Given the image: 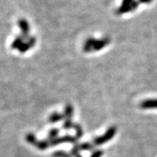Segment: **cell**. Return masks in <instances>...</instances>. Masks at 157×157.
I'll return each instance as SVG.
<instances>
[{"label":"cell","instance_id":"cell-6","mask_svg":"<svg viewBox=\"0 0 157 157\" xmlns=\"http://www.w3.org/2000/svg\"><path fill=\"white\" fill-rule=\"evenodd\" d=\"M63 119H65L63 114L54 112V113H52V115L49 116V118H48V121H49L50 123L55 124V123L59 122V121L63 120Z\"/></svg>","mask_w":157,"mask_h":157},{"label":"cell","instance_id":"cell-14","mask_svg":"<svg viewBox=\"0 0 157 157\" xmlns=\"http://www.w3.org/2000/svg\"><path fill=\"white\" fill-rule=\"evenodd\" d=\"M26 139H27V141L29 144H35V143L37 142V139L35 137V135L33 133H28L26 136Z\"/></svg>","mask_w":157,"mask_h":157},{"label":"cell","instance_id":"cell-15","mask_svg":"<svg viewBox=\"0 0 157 157\" xmlns=\"http://www.w3.org/2000/svg\"><path fill=\"white\" fill-rule=\"evenodd\" d=\"M53 157H71V155L66 153L65 151H56V152L53 153L52 155Z\"/></svg>","mask_w":157,"mask_h":157},{"label":"cell","instance_id":"cell-16","mask_svg":"<svg viewBox=\"0 0 157 157\" xmlns=\"http://www.w3.org/2000/svg\"><path fill=\"white\" fill-rule=\"evenodd\" d=\"M103 154V151L101 150H97V151H94L91 155L90 157H101Z\"/></svg>","mask_w":157,"mask_h":157},{"label":"cell","instance_id":"cell-1","mask_svg":"<svg viewBox=\"0 0 157 157\" xmlns=\"http://www.w3.org/2000/svg\"><path fill=\"white\" fill-rule=\"evenodd\" d=\"M116 132H117V128H116V126L110 127L108 130L106 131V132L104 133V135L100 136L95 137L94 139L93 144L95 146H99V145L103 144L108 142V141L111 140L115 136Z\"/></svg>","mask_w":157,"mask_h":157},{"label":"cell","instance_id":"cell-7","mask_svg":"<svg viewBox=\"0 0 157 157\" xmlns=\"http://www.w3.org/2000/svg\"><path fill=\"white\" fill-rule=\"evenodd\" d=\"M35 145L39 150H45L51 146V144L49 140H37Z\"/></svg>","mask_w":157,"mask_h":157},{"label":"cell","instance_id":"cell-9","mask_svg":"<svg viewBox=\"0 0 157 157\" xmlns=\"http://www.w3.org/2000/svg\"><path fill=\"white\" fill-rule=\"evenodd\" d=\"M77 148L80 151V150H84V151H91L93 150L95 147V145L93 144H90V143H83L80 144H76L75 145Z\"/></svg>","mask_w":157,"mask_h":157},{"label":"cell","instance_id":"cell-10","mask_svg":"<svg viewBox=\"0 0 157 157\" xmlns=\"http://www.w3.org/2000/svg\"><path fill=\"white\" fill-rule=\"evenodd\" d=\"M73 113H74V108H73V106L71 105V104H67L63 112L65 119H71L73 116Z\"/></svg>","mask_w":157,"mask_h":157},{"label":"cell","instance_id":"cell-2","mask_svg":"<svg viewBox=\"0 0 157 157\" xmlns=\"http://www.w3.org/2000/svg\"><path fill=\"white\" fill-rule=\"evenodd\" d=\"M77 140L78 139L76 137L72 136H69V135H66L62 137H57L55 140H50V144L51 146H56L62 143H72V144H76Z\"/></svg>","mask_w":157,"mask_h":157},{"label":"cell","instance_id":"cell-11","mask_svg":"<svg viewBox=\"0 0 157 157\" xmlns=\"http://www.w3.org/2000/svg\"><path fill=\"white\" fill-rule=\"evenodd\" d=\"M59 133V130L57 129V128H52V129H51L49 132V134H48V140H52L56 139L57 136H58Z\"/></svg>","mask_w":157,"mask_h":157},{"label":"cell","instance_id":"cell-12","mask_svg":"<svg viewBox=\"0 0 157 157\" xmlns=\"http://www.w3.org/2000/svg\"><path fill=\"white\" fill-rule=\"evenodd\" d=\"M73 128H74L75 130V132H76L75 137H76L77 139H80L81 137L83 136V128H81L80 125H78V124H75Z\"/></svg>","mask_w":157,"mask_h":157},{"label":"cell","instance_id":"cell-13","mask_svg":"<svg viewBox=\"0 0 157 157\" xmlns=\"http://www.w3.org/2000/svg\"><path fill=\"white\" fill-rule=\"evenodd\" d=\"M75 124L72 122L71 119H65L63 124V128L65 130H68L70 128H73Z\"/></svg>","mask_w":157,"mask_h":157},{"label":"cell","instance_id":"cell-5","mask_svg":"<svg viewBox=\"0 0 157 157\" xmlns=\"http://www.w3.org/2000/svg\"><path fill=\"white\" fill-rule=\"evenodd\" d=\"M19 27H20L21 30L23 31V35L25 39H27V40L29 39L28 38V34H29V25L27 23L26 20H20L19 21Z\"/></svg>","mask_w":157,"mask_h":157},{"label":"cell","instance_id":"cell-4","mask_svg":"<svg viewBox=\"0 0 157 157\" xmlns=\"http://www.w3.org/2000/svg\"><path fill=\"white\" fill-rule=\"evenodd\" d=\"M142 109H153V108H157V99H147L143 101L140 104Z\"/></svg>","mask_w":157,"mask_h":157},{"label":"cell","instance_id":"cell-8","mask_svg":"<svg viewBox=\"0 0 157 157\" xmlns=\"http://www.w3.org/2000/svg\"><path fill=\"white\" fill-rule=\"evenodd\" d=\"M94 41L95 39L94 38H88V39L85 41L84 45H83V52H92V47H93Z\"/></svg>","mask_w":157,"mask_h":157},{"label":"cell","instance_id":"cell-3","mask_svg":"<svg viewBox=\"0 0 157 157\" xmlns=\"http://www.w3.org/2000/svg\"><path fill=\"white\" fill-rule=\"evenodd\" d=\"M110 38L109 37H105L101 39H95L94 41L93 47H92V52H97L99 50L103 49L104 47L108 45L110 43Z\"/></svg>","mask_w":157,"mask_h":157}]
</instances>
